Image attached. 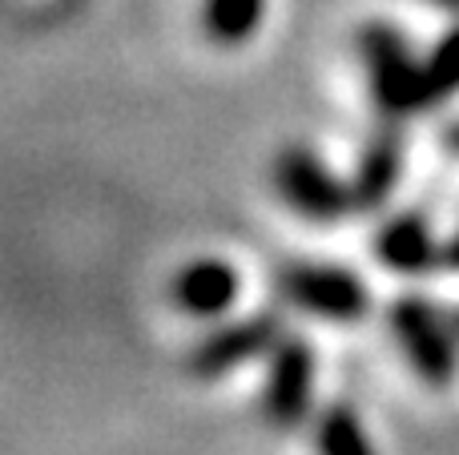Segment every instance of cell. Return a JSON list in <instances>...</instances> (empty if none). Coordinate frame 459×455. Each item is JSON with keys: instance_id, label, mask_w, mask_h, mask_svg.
Instances as JSON below:
<instances>
[{"instance_id": "9c48e42d", "label": "cell", "mask_w": 459, "mask_h": 455, "mask_svg": "<svg viewBox=\"0 0 459 455\" xmlns=\"http://www.w3.org/2000/svg\"><path fill=\"white\" fill-rule=\"evenodd\" d=\"M399 174H403V137L395 125H383L371 133L355 161V177H351V193H355L359 210H379L383 202L395 193Z\"/></svg>"}, {"instance_id": "3957f363", "label": "cell", "mask_w": 459, "mask_h": 455, "mask_svg": "<svg viewBox=\"0 0 459 455\" xmlns=\"http://www.w3.org/2000/svg\"><path fill=\"white\" fill-rule=\"evenodd\" d=\"M391 331L411 371L428 387H447L459 371L455 335L423 295H399L391 306Z\"/></svg>"}, {"instance_id": "7a4b0ae2", "label": "cell", "mask_w": 459, "mask_h": 455, "mask_svg": "<svg viewBox=\"0 0 459 455\" xmlns=\"http://www.w3.org/2000/svg\"><path fill=\"white\" fill-rule=\"evenodd\" d=\"M278 295L294 311L323 322H355L371 306V290L359 274L342 266H318V262H290L278 270Z\"/></svg>"}, {"instance_id": "4fadbf2b", "label": "cell", "mask_w": 459, "mask_h": 455, "mask_svg": "<svg viewBox=\"0 0 459 455\" xmlns=\"http://www.w3.org/2000/svg\"><path fill=\"white\" fill-rule=\"evenodd\" d=\"M444 266H452V270H459V226H455V234L447 238V246H444Z\"/></svg>"}, {"instance_id": "30bf717a", "label": "cell", "mask_w": 459, "mask_h": 455, "mask_svg": "<svg viewBox=\"0 0 459 455\" xmlns=\"http://www.w3.org/2000/svg\"><path fill=\"white\" fill-rule=\"evenodd\" d=\"M315 455H375L371 440L363 432V419L347 408L334 403L318 416L315 424Z\"/></svg>"}, {"instance_id": "ba28073f", "label": "cell", "mask_w": 459, "mask_h": 455, "mask_svg": "<svg viewBox=\"0 0 459 455\" xmlns=\"http://www.w3.org/2000/svg\"><path fill=\"white\" fill-rule=\"evenodd\" d=\"M238 298V270L226 258H194L174 279V303L178 311L194 319H218Z\"/></svg>"}, {"instance_id": "8fae6325", "label": "cell", "mask_w": 459, "mask_h": 455, "mask_svg": "<svg viewBox=\"0 0 459 455\" xmlns=\"http://www.w3.org/2000/svg\"><path fill=\"white\" fill-rule=\"evenodd\" d=\"M262 8H266V0H206L202 21L218 45H242L262 24Z\"/></svg>"}, {"instance_id": "7c38bea8", "label": "cell", "mask_w": 459, "mask_h": 455, "mask_svg": "<svg viewBox=\"0 0 459 455\" xmlns=\"http://www.w3.org/2000/svg\"><path fill=\"white\" fill-rule=\"evenodd\" d=\"M423 77H428L431 105L459 93V29H452L436 48H431V56L423 61Z\"/></svg>"}, {"instance_id": "277c9868", "label": "cell", "mask_w": 459, "mask_h": 455, "mask_svg": "<svg viewBox=\"0 0 459 455\" xmlns=\"http://www.w3.org/2000/svg\"><path fill=\"white\" fill-rule=\"evenodd\" d=\"M274 185L282 193V202L302 214L307 222H339L351 206H355V193L351 185H342L339 177L326 169V161L318 158L307 145H290L282 150L274 166Z\"/></svg>"}, {"instance_id": "52a82bcc", "label": "cell", "mask_w": 459, "mask_h": 455, "mask_svg": "<svg viewBox=\"0 0 459 455\" xmlns=\"http://www.w3.org/2000/svg\"><path fill=\"white\" fill-rule=\"evenodd\" d=\"M375 258L395 274H428L444 262V250L423 214H395L375 234Z\"/></svg>"}, {"instance_id": "9a60e30c", "label": "cell", "mask_w": 459, "mask_h": 455, "mask_svg": "<svg viewBox=\"0 0 459 455\" xmlns=\"http://www.w3.org/2000/svg\"><path fill=\"white\" fill-rule=\"evenodd\" d=\"M455 327H459V314H455Z\"/></svg>"}, {"instance_id": "6da1fadb", "label": "cell", "mask_w": 459, "mask_h": 455, "mask_svg": "<svg viewBox=\"0 0 459 455\" xmlns=\"http://www.w3.org/2000/svg\"><path fill=\"white\" fill-rule=\"evenodd\" d=\"M359 48H363L367 73H371V97L383 117L395 121L415 109H428L431 97H428L423 64L415 61L407 40L391 24H367L359 32Z\"/></svg>"}, {"instance_id": "8992f818", "label": "cell", "mask_w": 459, "mask_h": 455, "mask_svg": "<svg viewBox=\"0 0 459 455\" xmlns=\"http://www.w3.org/2000/svg\"><path fill=\"white\" fill-rule=\"evenodd\" d=\"M278 339V319L274 314H254V319L230 322V327L206 335L190 355V371L198 379H222L230 371H238L242 363L258 359L274 347Z\"/></svg>"}, {"instance_id": "5b68a950", "label": "cell", "mask_w": 459, "mask_h": 455, "mask_svg": "<svg viewBox=\"0 0 459 455\" xmlns=\"http://www.w3.org/2000/svg\"><path fill=\"white\" fill-rule=\"evenodd\" d=\"M315 391V351L302 339H282L270 355L266 387H262V411L274 427L302 424Z\"/></svg>"}, {"instance_id": "5bb4252c", "label": "cell", "mask_w": 459, "mask_h": 455, "mask_svg": "<svg viewBox=\"0 0 459 455\" xmlns=\"http://www.w3.org/2000/svg\"><path fill=\"white\" fill-rule=\"evenodd\" d=\"M447 145H452V150H459V125L452 129V133H447Z\"/></svg>"}]
</instances>
